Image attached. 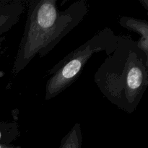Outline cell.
I'll return each instance as SVG.
<instances>
[{
	"label": "cell",
	"instance_id": "cell-1",
	"mask_svg": "<svg viewBox=\"0 0 148 148\" xmlns=\"http://www.w3.org/2000/svg\"><path fill=\"white\" fill-rule=\"evenodd\" d=\"M88 12L85 0L72 3L63 11L56 0L28 1L24 33L14 59L12 73L17 75L38 55L50 53L58 43L82 22Z\"/></svg>",
	"mask_w": 148,
	"mask_h": 148
},
{
	"label": "cell",
	"instance_id": "cell-2",
	"mask_svg": "<svg viewBox=\"0 0 148 148\" xmlns=\"http://www.w3.org/2000/svg\"><path fill=\"white\" fill-rule=\"evenodd\" d=\"M94 81L119 109L132 114L148 87L146 56L130 36H119L116 47L97 69Z\"/></svg>",
	"mask_w": 148,
	"mask_h": 148
},
{
	"label": "cell",
	"instance_id": "cell-3",
	"mask_svg": "<svg viewBox=\"0 0 148 148\" xmlns=\"http://www.w3.org/2000/svg\"><path fill=\"white\" fill-rule=\"evenodd\" d=\"M118 38L110 27H105L56 64L47 72L50 78L46 85L45 100L55 98L74 83L94 53L104 51L111 55L116 47Z\"/></svg>",
	"mask_w": 148,
	"mask_h": 148
},
{
	"label": "cell",
	"instance_id": "cell-4",
	"mask_svg": "<svg viewBox=\"0 0 148 148\" xmlns=\"http://www.w3.org/2000/svg\"><path fill=\"white\" fill-rule=\"evenodd\" d=\"M24 10L21 0H0V56L5 34L18 23Z\"/></svg>",
	"mask_w": 148,
	"mask_h": 148
},
{
	"label": "cell",
	"instance_id": "cell-5",
	"mask_svg": "<svg viewBox=\"0 0 148 148\" xmlns=\"http://www.w3.org/2000/svg\"><path fill=\"white\" fill-rule=\"evenodd\" d=\"M119 24L124 28L140 35L137 45L146 56V64L148 66V21L132 17L122 16L119 19Z\"/></svg>",
	"mask_w": 148,
	"mask_h": 148
},
{
	"label": "cell",
	"instance_id": "cell-6",
	"mask_svg": "<svg viewBox=\"0 0 148 148\" xmlns=\"http://www.w3.org/2000/svg\"><path fill=\"white\" fill-rule=\"evenodd\" d=\"M20 136L16 121H0V144L12 145Z\"/></svg>",
	"mask_w": 148,
	"mask_h": 148
},
{
	"label": "cell",
	"instance_id": "cell-7",
	"mask_svg": "<svg viewBox=\"0 0 148 148\" xmlns=\"http://www.w3.org/2000/svg\"><path fill=\"white\" fill-rule=\"evenodd\" d=\"M82 134L81 124L76 123L62 139L59 148H82Z\"/></svg>",
	"mask_w": 148,
	"mask_h": 148
},
{
	"label": "cell",
	"instance_id": "cell-8",
	"mask_svg": "<svg viewBox=\"0 0 148 148\" xmlns=\"http://www.w3.org/2000/svg\"><path fill=\"white\" fill-rule=\"evenodd\" d=\"M139 2L141 4V5L145 9L148 14V0H139Z\"/></svg>",
	"mask_w": 148,
	"mask_h": 148
},
{
	"label": "cell",
	"instance_id": "cell-9",
	"mask_svg": "<svg viewBox=\"0 0 148 148\" xmlns=\"http://www.w3.org/2000/svg\"><path fill=\"white\" fill-rule=\"evenodd\" d=\"M0 148H22L21 146L14 145H1Z\"/></svg>",
	"mask_w": 148,
	"mask_h": 148
}]
</instances>
